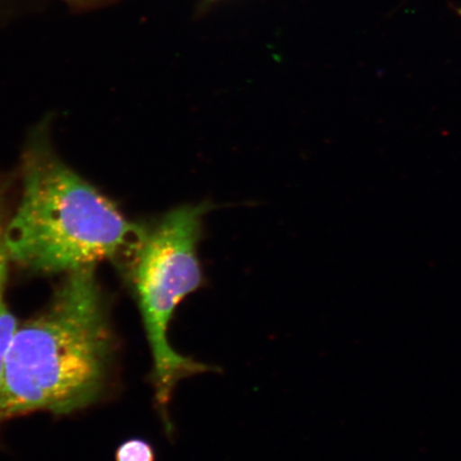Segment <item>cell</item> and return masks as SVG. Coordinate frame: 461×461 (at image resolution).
<instances>
[{
	"label": "cell",
	"instance_id": "6da1fadb",
	"mask_svg": "<svg viewBox=\"0 0 461 461\" xmlns=\"http://www.w3.org/2000/svg\"><path fill=\"white\" fill-rule=\"evenodd\" d=\"M112 337L95 268L65 276L50 307L17 328L0 384V420L70 413L105 382Z\"/></svg>",
	"mask_w": 461,
	"mask_h": 461
},
{
	"label": "cell",
	"instance_id": "7a4b0ae2",
	"mask_svg": "<svg viewBox=\"0 0 461 461\" xmlns=\"http://www.w3.org/2000/svg\"><path fill=\"white\" fill-rule=\"evenodd\" d=\"M21 180L7 224L11 262L66 276L125 257L135 244L142 224L58 157L43 132L28 144Z\"/></svg>",
	"mask_w": 461,
	"mask_h": 461
},
{
	"label": "cell",
	"instance_id": "3957f363",
	"mask_svg": "<svg viewBox=\"0 0 461 461\" xmlns=\"http://www.w3.org/2000/svg\"><path fill=\"white\" fill-rule=\"evenodd\" d=\"M211 206L182 205L143 226L128 255L130 279L153 359L155 399L165 429H172L168 406L182 379L212 366L178 354L169 327L180 303L203 285L198 258L202 221Z\"/></svg>",
	"mask_w": 461,
	"mask_h": 461
},
{
	"label": "cell",
	"instance_id": "277c9868",
	"mask_svg": "<svg viewBox=\"0 0 461 461\" xmlns=\"http://www.w3.org/2000/svg\"><path fill=\"white\" fill-rule=\"evenodd\" d=\"M10 263L13 262H11L7 245V219L0 210V384H2L5 362L11 341L20 326L5 302V285H7Z\"/></svg>",
	"mask_w": 461,
	"mask_h": 461
},
{
	"label": "cell",
	"instance_id": "5b68a950",
	"mask_svg": "<svg viewBox=\"0 0 461 461\" xmlns=\"http://www.w3.org/2000/svg\"><path fill=\"white\" fill-rule=\"evenodd\" d=\"M117 461H155V452L151 443L142 439L125 441L115 454Z\"/></svg>",
	"mask_w": 461,
	"mask_h": 461
},
{
	"label": "cell",
	"instance_id": "8992f818",
	"mask_svg": "<svg viewBox=\"0 0 461 461\" xmlns=\"http://www.w3.org/2000/svg\"><path fill=\"white\" fill-rule=\"evenodd\" d=\"M74 2H86V0H74Z\"/></svg>",
	"mask_w": 461,
	"mask_h": 461
},
{
	"label": "cell",
	"instance_id": "52a82bcc",
	"mask_svg": "<svg viewBox=\"0 0 461 461\" xmlns=\"http://www.w3.org/2000/svg\"><path fill=\"white\" fill-rule=\"evenodd\" d=\"M460 14H461V11H460Z\"/></svg>",
	"mask_w": 461,
	"mask_h": 461
}]
</instances>
